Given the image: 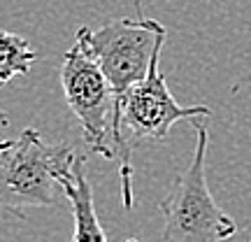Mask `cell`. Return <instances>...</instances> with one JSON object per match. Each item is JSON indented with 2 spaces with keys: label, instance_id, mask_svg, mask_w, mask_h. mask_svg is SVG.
<instances>
[{
  "label": "cell",
  "instance_id": "cell-2",
  "mask_svg": "<svg viewBox=\"0 0 251 242\" xmlns=\"http://www.w3.org/2000/svg\"><path fill=\"white\" fill-rule=\"evenodd\" d=\"M168 28L156 19H114L100 28L81 26L77 40L86 47L114 93V133L128 93L147 77L153 56L165 47Z\"/></svg>",
  "mask_w": 251,
  "mask_h": 242
},
{
  "label": "cell",
  "instance_id": "cell-10",
  "mask_svg": "<svg viewBox=\"0 0 251 242\" xmlns=\"http://www.w3.org/2000/svg\"><path fill=\"white\" fill-rule=\"evenodd\" d=\"M249 242H251V240H249Z\"/></svg>",
  "mask_w": 251,
  "mask_h": 242
},
{
  "label": "cell",
  "instance_id": "cell-4",
  "mask_svg": "<svg viewBox=\"0 0 251 242\" xmlns=\"http://www.w3.org/2000/svg\"><path fill=\"white\" fill-rule=\"evenodd\" d=\"M77 159L68 144H47L40 131L24 128L19 137L0 140V207H54L58 203L56 175Z\"/></svg>",
  "mask_w": 251,
  "mask_h": 242
},
{
  "label": "cell",
  "instance_id": "cell-5",
  "mask_svg": "<svg viewBox=\"0 0 251 242\" xmlns=\"http://www.w3.org/2000/svg\"><path fill=\"white\" fill-rule=\"evenodd\" d=\"M58 77L65 103L81 126L86 149L107 161H114V93L96 58L79 40H75V45L63 54Z\"/></svg>",
  "mask_w": 251,
  "mask_h": 242
},
{
  "label": "cell",
  "instance_id": "cell-7",
  "mask_svg": "<svg viewBox=\"0 0 251 242\" xmlns=\"http://www.w3.org/2000/svg\"><path fill=\"white\" fill-rule=\"evenodd\" d=\"M35 58V49L28 45L26 37L0 30V86L14 77L28 75Z\"/></svg>",
  "mask_w": 251,
  "mask_h": 242
},
{
  "label": "cell",
  "instance_id": "cell-3",
  "mask_svg": "<svg viewBox=\"0 0 251 242\" xmlns=\"http://www.w3.org/2000/svg\"><path fill=\"white\" fill-rule=\"evenodd\" d=\"M196 128V152L188 168L175 177L170 193L161 200L163 242H224L240 233V226L230 215L219 207L207 184V149L209 135L198 119L191 121Z\"/></svg>",
  "mask_w": 251,
  "mask_h": 242
},
{
  "label": "cell",
  "instance_id": "cell-1",
  "mask_svg": "<svg viewBox=\"0 0 251 242\" xmlns=\"http://www.w3.org/2000/svg\"><path fill=\"white\" fill-rule=\"evenodd\" d=\"M163 54V52H161ZM161 54L153 56L149 72L128 98L119 114L114 144L119 159V177L124 207L133 210V152L140 142H161L170 135L172 126L179 121H193L209 117L212 109L205 105H179L168 89V81L161 72Z\"/></svg>",
  "mask_w": 251,
  "mask_h": 242
},
{
  "label": "cell",
  "instance_id": "cell-9",
  "mask_svg": "<svg viewBox=\"0 0 251 242\" xmlns=\"http://www.w3.org/2000/svg\"><path fill=\"white\" fill-rule=\"evenodd\" d=\"M126 242H140V240H137V238H128V240H126Z\"/></svg>",
  "mask_w": 251,
  "mask_h": 242
},
{
  "label": "cell",
  "instance_id": "cell-8",
  "mask_svg": "<svg viewBox=\"0 0 251 242\" xmlns=\"http://www.w3.org/2000/svg\"><path fill=\"white\" fill-rule=\"evenodd\" d=\"M7 121H9V119H7V112L0 108V126H7Z\"/></svg>",
  "mask_w": 251,
  "mask_h": 242
},
{
  "label": "cell",
  "instance_id": "cell-6",
  "mask_svg": "<svg viewBox=\"0 0 251 242\" xmlns=\"http://www.w3.org/2000/svg\"><path fill=\"white\" fill-rule=\"evenodd\" d=\"M56 182L72 207L75 231H72L70 242H107V235L102 231L96 203H93V187L84 172V159L77 156L70 168L56 175Z\"/></svg>",
  "mask_w": 251,
  "mask_h": 242
}]
</instances>
